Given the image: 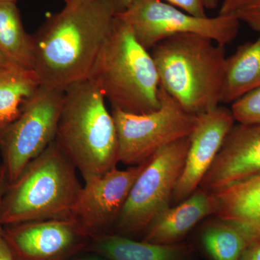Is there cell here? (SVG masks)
I'll list each match as a JSON object with an SVG mask.
<instances>
[{
	"label": "cell",
	"instance_id": "22",
	"mask_svg": "<svg viewBox=\"0 0 260 260\" xmlns=\"http://www.w3.org/2000/svg\"><path fill=\"white\" fill-rule=\"evenodd\" d=\"M233 15L260 34V0H250Z\"/></svg>",
	"mask_w": 260,
	"mask_h": 260
},
{
	"label": "cell",
	"instance_id": "25",
	"mask_svg": "<svg viewBox=\"0 0 260 260\" xmlns=\"http://www.w3.org/2000/svg\"><path fill=\"white\" fill-rule=\"evenodd\" d=\"M238 260H260V241L249 244Z\"/></svg>",
	"mask_w": 260,
	"mask_h": 260
},
{
	"label": "cell",
	"instance_id": "30",
	"mask_svg": "<svg viewBox=\"0 0 260 260\" xmlns=\"http://www.w3.org/2000/svg\"><path fill=\"white\" fill-rule=\"evenodd\" d=\"M13 64H15L12 62V61L0 51V68H6V67Z\"/></svg>",
	"mask_w": 260,
	"mask_h": 260
},
{
	"label": "cell",
	"instance_id": "18",
	"mask_svg": "<svg viewBox=\"0 0 260 260\" xmlns=\"http://www.w3.org/2000/svg\"><path fill=\"white\" fill-rule=\"evenodd\" d=\"M40 85L32 70L16 64L0 68V134L18 117Z\"/></svg>",
	"mask_w": 260,
	"mask_h": 260
},
{
	"label": "cell",
	"instance_id": "12",
	"mask_svg": "<svg viewBox=\"0 0 260 260\" xmlns=\"http://www.w3.org/2000/svg\"><path fill=\"white\" fill-rule=\"evenodd\" d=\"M234 121L232 110L220 105L198 115V123L190 135L184 169L173 194L176 204L199 188Z\"/></svg>",
	"mask_w": 260,
	"mask_h": 260
},
{
	"label": "cell",
	"instance_id": "21",
	"mask_svg": "<svg viewBox=\"0 0 260 260\" xmlns=\"http://www.w3.org/2000/svg\"><path fill=\"white\" fill-rule=\"evenodd\" d=\"M231 110L241 124L260 122V87L233 103Z\"/></svg>",
	"mask_w": 260,
	"mask_h": 260
},
{
	"label": "cell",
	"instance_id": "19",
	"mask_svg": "<svg viewBox=\"0 0 260 260\" xmlns=\"http://www.w3.org/2000/svg\"><path fill=\"white\" fill-rule=\"evenodd\" d=\"M0 51L12 62L34 71V40L24 28L16 3L0 2Z\"/></svg>",
	"mask_w": 260,
	"mask_h": 260
},
{
	"label": "cell",
	"instance_id": "13",
	"mask_svg": "<svg viewBox=\"0 0 260 260\" xmlns=\"http://www.w3.org/2000/svg\"><path fill=\"white\" fill-rule=\"evenodd\" d=\"M260 172V122L239 124L229 132L199 188L213 192Z\"/></svg>",
	"mask_w": 260,
	"mask_h": 260
},
{
	"label": "cell",
	"instance_id": "20",
	"mask_svg": "<svg viewBox=\"0 0 260 260\" xmlns=\"http://www.w3.org/2000/svg\"><path fill=\"white\" fill-rule=\"evenodd\" d=\"M201 243L213 260H238L251 244L242 231L221 220L205 229L202 234Z\"/></svg>",
	"mask_w": 260,
	"mask_h": 260
},
{
	"label": "cell",
	"instance_id": "17",
	"mask_svg": "<svg viewBox=\"0 0 260 260\" xmlns=\"http://www.w3.org/2000/svg\"><path fill=\"white\" fill-rule=\"evenodd\" d=\"M260 87V36L226 57L220 103L235 102Z\"/></svg>",
	"mask_w": 260,
	"mask_h": 260
},
{
	"label": "cell",
	"instance_id": "31",
	"mask_svg": "<svg viewBox=\"0 0 260 260\" xmlns=\"http://www.w3.org/2000/svg\"><path fill=\"white\" fill-rule=\"evenodd\" d=\"M220 0H204L205 6L206 9L213 10L218 7Z\"/></svg>",
	"mask_w": 260,
	"mask_h": 260
},
{
	"label": "cell",
	"instance_id": "14",
	"mask_svg": "<svg viewBox=\"0 0 260 260\" xmlns=\"http://www.w3.org/2000/svg\"><path fill=\"white\" fill-rule=\"evenodd\" d=\"M211 193L219 220L238 228L250 243L260 241V172Z\"/></svg>",
	"mask_w": 260,
	"mask_h": 260
},
{
	"label": "cell",
	"instance_id": "10",
	"mask_svg": "<svg viewBox=\"0 0 260 260\" xmlns=\"http://www.w3.org/2000/svg\"><path fill=\"white\" fill-rule=\"evenodd\" d=\"M15 260H67L86 251L91 238L73 217L3 226Z\"/></svg>",
	"mask_w": 260,
	"mask_h": 260
},
{
	"label": "cell",
	"instance_id": "32",
	"mask_svg": "<svg viewBox=\"0 0 260 260\" xmlns=\"http://www.w3.org/2000/svg\"><path fill=\"white\" fill-rule=\"evenodd\" d=\"M63 1L64 2L65 6H73V5L82 4L89 0H63Z\"/></svg>",
	"mask_w": 260,
	"mask_h": 260
},
{
	"label": "cell",
	"instance_id": "9",
	"mask_svg": "<svg viewBox=\"0 0 260 260\" xmlns=\"http://www.w3.org/2000/svg\"><path fill=\"white\" fill-rule=\"evenodd\" d=\"M116 17L129 25L137 41L148 51L179 34L202 36L225 47L237 37L241 23L233 14L198 18L161 0H135Z\"/></svg>",
	"mask_w": 260,
	"mask_h": 260
},
{
	"label": "cell",
	"instance_id": "6",
	"mask_svg": "<svg viewBox=\"0 0 260 260\" xmlns=\"http://www.w3.org/2000/svg\"><path fill=\"white\" fill-rule=\"evenodd\" d=\"M190 135L160 149L134 185L116 224L114 234L124 236L145 232L154 218L169 208L185 164Z\"/></svg>",
	"mask_w": 260,
	"mask_h": 260
},
{
	"label": "cell",
	"instance_id": "23",
	"mask_svg": "<svg viewBox=\"0 0 260 260\" xmlns=\"http://www.w3.org/2000/svg\"><path fill=\"white\" fill-rule=\"evenodd\" d=\"M188 14L198 18H206L204 0H161Z\"/></svg>",
	"mask_w": 260,
	"mask_h": 260
},
{
	"label": "cell",
	"instance_id": "4",
	"mask_svg": "<svg viewBox=\"0 0 260 260\" xmlns=\"http://www.w3.org/2000/svg\"><path fill=\"white\" fill-rule=\"evenodd\" d=\"M77 171L54 140L8 183L2 204L3 226L73 217L83 188Z\"/></svg>",
	"mask_w": 260,
	"mask_h": 260
},
{
	"label": "cell",
	"instance_id": "7",
	"mask_svg": "<svg viewBox=\"0 0 260 260\" xmlns=\"http://www.w3.org/2000/svg\"><path fill=\"white\" fill-rule=\"evenodd\" d=\"M160 107L148 114L113 109L119 143V162L139 165L160 149L189 136L198 116L186 112L160 86Z\"/></svg>",
	"mask_w": 260,
	"mask_h": 260
},
{
	"label": "cell",
	"instance_id": "26",
	"mask_svg": "<svg viewBox=\"0 0 260 260\" xmlns=\"http://www.w3.org/2000/svg\"><path fill=\"white\" fill-rule=\"evenodd\" d=\"M8 183L9 181H8L6 169L4 165L1 164H0V236L3 235V225L1 222L2 204H3V198H4Z\"/></svg>",
	"mask_w": 260,
	"mask_h": 260
},
{
	"label": "cell",
	"instance_id": "2",
	"mask_svg": "<svg viewBox=\"0 0 260 260\" xmlns=\"http://www.w3.org/2000/svg\"><path fill=\"white\" fill-rule=\"evenodd\" d=\"M160 85L186 112L200 115L220 104L225 47L196 34L167 38L150 49Z\"/></svg>",
	"mask_w": 260,
	"mask_h": 260
},
{
	"label": "cell",
	"instance_id": "33",
	"mask_svg": "<svg viewBox=\"0 0 260 260\" xmlns=\"http://www.w3.org/2000/svg\"><path fill=\"white\" fill-rule=\"evenodd\" d=\"M0 2H13V3H16L17 0H0Z\"/></svg>",
	"mask_w": 260,
	"mask_h": 260
},
{
	"label": "cell",
	"instance_id": "15",
	"mask_svg": "<svg viewBox=\"0 0 260 260\" xmlns=\"http://www.w3.org/2000/svg\"><path fill=\"white\" fill-rule=\"evenodd\" d=\"M215 201L211 192L198 188L174 208L158 214L145 231L143 242L169 245L181 242L200 220L215 213Z\"/></svg>",
	"mask_w": 260,
	"mask_h": 260
},
{
	"label": "cell",
	"instance_id": "29",
	"mask_svg": "<svg viewBox=\"0 0 260 260\" xmlns=\"http://www.w3.org/2000/svg\"><path fill=\"white\" fill-rule=\"evenodd\" d=\"M87 254L85 255L80 256L76 259L73 260H109L105 256L101 255L98 253L93 252V251H87Z\"/></svg>",
	"mask_w": 260,
	"mask_h": 260
},
{
	"label": "cell",
	"instance_id": "11",
	"mask_svg": "<svg viewBox=\"0 0 260 260\" xmlns=\"http://www.w3.org/2000/svg\"><path fill=\"white\" fill-rule=\"evenodd\" d=\"M150 158L125 170L116 168L83 186L73 211L90 237L109 234L115 227L135 181Z\"/></svg>",
	"mask_w": 260,
	"mask_h": 260
},
{
	"label": "cell",
	"instance_id": "3",
	"mask_svg": "<svg viewBox=\"0 0 260 260\" xmlns=\"http://www.w3.org/2000/svg\"><path fill=\"white\" fill-rule=\"evenodd\" d=\"M105 99L90 80L70 85L64 92L55 141L85 182L119 162L115 123Z\"/></svg>",
	"mask_w": 260,
	"mask_h": 260
},
{
	"label": "cell",
	"instance_id": "1",
	"mask_svg": "<svg viewBox=\"0 0 260 260\" xmlns=\"http://www.w3.org/2000/svg\"><path fill=\"white\" fill-rule=\"evenodd\" d=\"M116 15L111 0H89L48 17L32 35L40 85L65 90L88 80Z\"/></svg>",
	"mask_w": 260,
	"mask_h": 260
},
{
	"label": "cell",
	"instance_id": "8",
	"mask_svg": "<svg viewBox=\"0 0 260 260\" xmlns=\"http://www.w3.org/2000/svg\"><path fill=\"white\" fill-rule=\"evenodd\" d=\"M64 92L41 85L0 134V151L9 183L55 140Z\"/></svg>",
	"mask_w": 260,
	"mask_h": 260
},
{
	"label": "cell",
	"instance_id": "16",
	"mask_svg": "<svg viewBox=\"0 0 260 260\" xmlns=\"http://www.w3.org/2000/svg\"><path fill=\"white\" fill-rule=\"evenodd\" d=\"M87 251H93L109 260H191L192 246L184 243L161 245L138 242L114 233L92 238Z\"/></svg>",
	"mask_w": 260,
	"mask_h": 260
},
{
	"label": "cell",
	"instance_id": "24",
	"mask_svg": "<svg viewBox=\"0 0 260 260\" xmlns=\"http://www.w3.org/2000/svg\"><path fill=\"white\" fill-rule=\"evenodd\" d=\"M250 0H223L219 15H232Z\"/></svg>",
	"mask_w": 260,
	"mask_h": 260
},
{
	"label": "cell",
	"instance_id": "27",
	"mask_svg": "<svg viewBox=\"0 0 260 260\" xmlns=\"http://www.w3.org/2000/svg\"><path fill=\"white\" fill-rule=\"evenodd\" d=\"M0 260H15L13 251L3 235L0 236Z\"/></svg>",
	"mask_w": 260,
	"mask_h": 260
},
{
	"label": "cell",
	"instance_id": "28",
	"mask_svg": "<svg viewBox=\"0 0 260 260\" xmlns=\"http://www.w3.org/2000/svg\"><path fill=\"white\" fill-rule=\"evenodd\" d=\"M114 5L116 14L125 10L135 0H111Z\"/></svg>",
	"mask_w": 260,
	"mask_h": 260
},
{
	"label": "cell",
	"instance_id": "5",
	"mask_svg": "<svg viewBox=\"0 0 260 260\" xmlns=\"http://www.w3.org/2000/svg\"><path fill=\"white\" fill-rule=\"evenodd\" d=\"M88 80L113 109L141 114L160 107V81L153 57L116 15Z\"/></svg>",
	"mask_w": 260,
	"mask_h": 260
}]
</instances>
